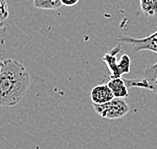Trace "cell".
<instances>
[{
	"mask_svg": "<svg viewBox=\"0 0 157 149\" xmlns=\"http://www.w3.org/2000/svg\"><path fill=\"white\" fill-rule=\"evenodd\" d=\"M30 76L22 63L14 59L3 60L0 74V106H14L25 97Z\"/></svg>",
	"mask_w": 157,
	"mask_h": 149,
	"instance_id": "1",
	"label": "cell"
},
{
	"mask_svg": "<svg viewBox=\"0 0 157 149\" xmlns=\"http://www.w3.org/2000/svg\"><path fill=\"white\" fill-rule=\"evenodd\" d=\"M119 42H123L132 47L134 53L140 52L142 50L152 51L157 54V31L143 38H131L126 36H119L116 39ZM142 77L148 82L157 83V62L153 65L147 66L143 70Z\"/></svg>",
	"mask_w": 157,
	"mask_h": 149,
	"instance_id": "2",
	"label": "cell"
},
{
	"mask_svg": "<svg viewBox=\"0 0 157 149\" xmlns=\"http://www.w3.org/2000/svg\"><path fill=\"white\" fill-rule=\"evenodd\" d=\"M120 52L121 47L118 45L102 57V61L107 65L110 72V79L122 77V75L130 72V66H131L130 57L127 54H122L121 58L118 60L117 55Z\"/></svg>",
	"mask_w": 157,
	"mask_h": 149,
	"instance_id": "3",
	"label": "cell"
},
{
	"mask_svg": "<svg viewBox=\"0 0 157 149\" xmlns=\"http://www.w3.org/2000/svg\"><path fill=\"white\" fill-rule=\"evenodd\" d=\"M93 109L104 119H120L127 115L130 110L126 101L120 98H113L111 101L101 105L93 104Z\"/></svg>",
	"mask_w": 157,
	"mask_h": 149,
	"instance_id": "4",
	"label": "cell"
},
{
	"mask_svg": "<svg viewBox=\"0 0 157 149\" xmlns=\"http://www.w3.org/2000/svg\"><path fill=\"white\" fill-rule=\"evenodd\" d=\"M90 97L93 104L98 105L104 104V103L109 102L113 98H115L107 84H100V85L93 87L91 90Z\"/></svg>",
	"mask_w": 157,
	"mask_h": 149,
	"instance_id": "5",
	"label": "cell"
},
{
	"mask_svg": "<svg viewBox=\"0 0 157 149\" xmlns=\"http://www.w3.org/2000/svg\"><path fill=\"white\" fill-rule=\"evenodd\" d=\"M107 85L109 86V88L112 91V93L115 98L124 99L129 96L128 92V87L125 83V79L119 77V78H113L110 79L107 82Z\"/></svg>",
	"mask_w": 157,
	"mask_h": 149,
	"instance_id": "6",
	"label": "cell"
},
{
	"mask_svg": "<svg viewBox=\"0 0 157 149\" xmlns=\"http://www.w3.org/2000/svg\"><path fill=\"white\" fill-rule=\"evenodd\" d=\"M35 8L44 10H54L62 6L61 0H33Z\"/></svg>",
	"mask_w": 157,
	"mask_h": 149,
	"instance_id": "7",
	"label": "cell"
},
{
	"mask_svg": "<svg viewBox=\"0 0 157 149\" xmlns=\"http://www.w3.org/2000/svg\"><path fill=\"white\" fill-rule=\"evenodd\" d=\"M140 8L145 16L151 18L157 13V0H140Z\"/></svg>",
	"mask_w": 157,
	"mask_h": 149,
	"instance_id": "8",
	"label": "cell"
},
{
	"mask_svg": "<svg viewBox=\"0 0 157 149\" xmlns=\"http://www.w3.org/2000/svg\"><path fill=\"white\" fill-rule=\"evenodd\" d=\"M9 16L8 5L6 0H0V23L4 22Z\"/></svg>",
	"mask_w": 157,
	"mask_h": 149,
	"instance_id": "9",
	"label": "cell"
},
{
	"mask_svg": "<svg viewBox=\"0 0 157 149\" xmlns=\"http://www.w3.org/2000/svg\"><path fill=\"white\" fill-rule=\"evenodd\" d=\"M78 2H79V0H61V3H62V5L67 6V7L74 6V5L77 4Z\"/></svg>",
	"mask_w": 157,
	"mask_h": 149,
	"instance_id": "10",
	"label": "cell"
},
{
	"mask_svg": "<svg viewBox=\"0 0 157 149\" xmlns=\"http://www.w3.org/2000/svg\"><path fill=\"white\" fill-rule=\"evenodd\" d=\"M2 66H3V61L0 60V74H1V70H2Z\"/></svg>",
	"mask_w": 157,
	"mask_h": 149,
	"instance_id": "11",
	"label": "cell"
}]
</instances>
